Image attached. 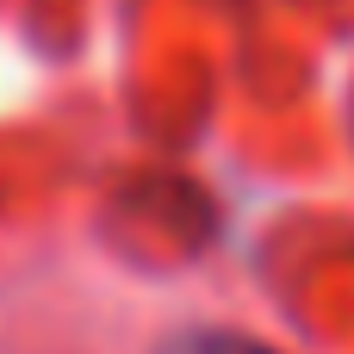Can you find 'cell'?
Instances as JSON below:
<instances>
[{
	"instance_id": "6da1fadb",
	"label": "cell",
	"mask_w": 354,
	"mask_h": 354,
	"mask_svg": "<svg viewBox=\"0 0 354 354\" xmlns=\"http://www.w3.org/2000/svg\"><path fill=\"white\" fill-rule=\"evenodd\" d=\"M168 354H274L268 342H249V336H224V330H199V336H180Z\"/></svg>"
}]
</instances>
